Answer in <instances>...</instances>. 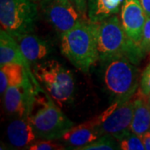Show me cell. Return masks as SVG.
Wrapping results in <instances>:
<instances>
[{
	"label": "cell",
	"instance_id": "obj_1",
	"mask_svg": "<svg viewBox=\"0 0 150 150\" xmlns=\"http://www.w3.org/2000/svg\"><path fill=\"white\" fill-rule=\"evenodd\" d=\"M93 24L100 63L116 57H125L139 64L144 58L141 48L126 34L118 15Z\"/></svg>",
	"mask_w": 150,
	"mask_h": 150
},
{
	"label": "cell",
	"instance_id": "obj_2",
	"mask_svg": "<svg viewBox=\"0 0 150 150\" xmlns=\"http://www.w3.org/2000/svg\"><path fill=\"white\" fill-rule=\"evenodd\" d=\"M60 50L76 69L88 73L98 61L93 23L82 20L74 28L61 35Z\"/></svg>",
	"mask_w": 150,
	"mask_h": 150
},
{
	"label": "cell",
	"instance_id": "obj_3",
	"mask_svg": "<svg viewBox=\"0 0 150 150\" xmlns=\"http://www.w3.org/2000/svg\"><path fill=\"white\" fill-rule=\"evenodd\" d=\"M28 118L38 138L42 139H61L63 135L74 126L43 88L35 91L34 102Z\"/></svg>",
	"mask_w": 150,
	"mask_h": 150
},
{
	"label": "cell",
	"instance_id": "obj_4",
	"mask_svg": "<svg viewBox=\"0 0 150 150\" xmlns=\"http://www.w3.org/2000/svg\"><path fill=\"white\" fill-rule=\"evenodd\" d=\"M130 59L116 57L101 62L104 87L114 101L133 98L139 88V71Z\"/></svg>",
	"mask_w": 150,
	"mask_h": 150
},
{
	"label": "cell",
	"instance_id": "obj_5",
	"mask_svg": "<svg viewBox=\"0 0 150 150\" xmlns=\"http://www.w3.org/2000/svg\"><path fill=\"white\" fill-rule=\"evenodd\" d=\"M33 72L38 83L45 88L59 107L70 103L74 94V79L72 72L55 59L35 64Z\"/></svg>",
	"mask_w": 150,
	"mask_h": 150
},
{
	"label": "cell",
	"instance_id": "obj_6",
	"mask_svg": "<svg viewBox=\"0 0 150 150\" xmlns=\"http://www.w3.org/2000/svg\"><path fill=\"white\" fill-rule=\"evenodd\" d=\"M38 7L32 0H0L1 29L17 38L34 32Z\"/></svg>",
	"mask_w": 150,
	"mask_h": 150
},
{
	"label": "cell",
	"instance_id": "obj_7",
	"mask_svg": "<svg viewBox=\"0 0 150 150\" xmlns=\"http://www.w3.org/2000/svg\"><path fill=\"white\" fill-rule=\"evenodd\" d=\"M39 8L45 20L59 36L85 20L71 0H40Z\"/></svg>",
	"mask_w": 150,
	"mask_h": 150
},
{
	"label": "cell",
	"instance_id": "obj_8",
	"mask_svg": "<svg viewBox=\"0 0 150 150\" xmlns=\"http://www.w3.org/2000/svg\"><path fill=\"white\" fill-rule=\"evenodd\" d=\"M134 109V98L123 103L113 101L110 107L98 115L103 134L112 135L119 140L129 134Z\"/></svg>",
	"mask_w": 150,
	"mask_h": 150
},
{
	"label": "cell",
	"instance_id": "obj_9",
	"mask_svg": "<svg viewBox=\"0 0 150 150\" xmlns=\"http://www.w3.org/2000/svg\"><path fill=\"white\" fill-rule=\"evenodd\" d=\"M36 88L32 81L19 86L9 87L4 93L6 112L14 118L28 117L34 102Z\"/></svg>",
	"mask_w": 150,
	"mask_h": 150
},
{
	"label": "cell",
	"instance_id": "obj_10",
	"mask_svg": "<svg viewBox=\"0 0 150 150\" xmlns=\"http://www.w3.org/2000/svg\"><path fill=\"white\" fill-rule=\"evenodd\" d=\"M119 14L126 34L140 47L147 16L139 0H123Z\"/></svg>",
	"mask_w": 150,
	"mask_h": 150
},
{
	"label": "cell",
	"instance_id": "obj_11",
	"mask_svg": "<svg viewBox=\"0 0 150 150\" xmlns=\"http://www.w3.org/2000/svg\"><path fill=\"white\" fill-rule=\"evenodd\" d=\"M102 135L103 134L100 128V120L98 116H97L84 123L74 126L63 135L61 140L69 146V149L79 150Z\"/></svg>",
	"mask_w": 150,
	"mask_h": 150
},
{
	"label": "cell",
	"instance_id": "obj_12",
	"mask_svg": "<svg viewBox=\"0 0 150 150\" xmlns=\"http://www.w3.org/2000/svg\"><path fill=\"white\" fill-rule=\"evenodd\" d=\"M6 64H18L23 65L29 75V78L33 82L36 90L42 89L38 81L35 78L33 72L30 68V63L28 61L22 52L16 39L10 34L4 31L0 30V65Z\"/></svg>",
	"mask_w": 150,
	"mask_h": 150
},
{
	"label": "cell",
	"instance_id": "obj_13",
	"mask_svg": "<svg viewBox=\"0 0 150 150\" xmlns=\"http://www.w3.org/2000/svg\"><path fill=\"white\" fill-rule=\"evenodd\" d=\"M7 137L12 146L24 149L38 139L28 117L15 118L10 122L7 128Z\"/></svg>",
	"mask_w": 150,
	"mask_h": 150
},
{
	"label": "cell",
	"instance_id": "obj_14",
	"mask_svg": "<svg viewBox=\"0 0 150 150\" xmlns=\"http://www.w3.org/2000/svg\"><path fill=\"white\" fill-rule=\"evenodd\" d=\"M22 52L29 63L46 60L51 55L52 47L48 41L37 35L28 33L15 38Z\"/></svg>",
	"mask_w": 150,
	"mask_h": 150
},
{
	"label": "cell",
	"instance_id": "obj_15",
	"mask_svg": "<svg viewBox=\"0 0 150 150\" xmlns=\"http://www.w3.org/2000/svg\"><path fill=\"white\" fill-rule=\"evenodd\" d=\"M134 115L130 131L137 135H143L150 130V103L149 97L139 91L134 96Z\"/></svg>",
	"mask_w": 150,
	"mask_h": 150
},
{
	"label": "cell",
	"instance_id": "obj_16",
	"mask_svg": "<svg viewBox=\"0 0 150 150\" xmlns=\"http://www.w3.org/2000/svg\"><path fill=\"white\" fill-rule=\"evenodd\" d=\"M123 0H87V16L93 23L104 21L120 13Z\"/></svg>",
	"mask_w": 150,
	"mask_h": 150
},
{
	"label": "cell",
	"instance_id": "obj_17",
	"mask_svg": "<svg viewBox=\"0 0 150 150\" xmlns=\"http://www.w3.org/2000/svg\"><path fill=\"white\" fill-rule=\"evenodd\" d=\"M31 81L28 71L23 65L6 64L0 68V93L2 94L12 86H19Z\"/></svg>",
	"mask_w": 150,
	"mask_h": 150
},
{
	"label": "cell",
	"instance_id": "obj_18",
	"mask_svg": "<svg viewBox=\"0 0 150 150\" xmlns=\"http://www.w3.org/2000/svg\"><path fill=\"white\" fill-rule=\"evenodd\" d=\"M119 149L118 142L109 134H103L93 143L83 147L79 150H113Z\"/></svg>",
	"mask_w": 150,
	"mask_h": 150
},
{
	"label": "cell",
	"instance_id": "obj_19",
	"mask_svg": "<svg viewBox=\"0 0 150 150\" xmlns=\"http://www.w3.org/2000/svg\"><path fill=\"white\" fill-rule=\"evenodd\" d=\"M118 148L122 150H144V143L139 135L130 132L122 139L118 140Z\"/></svg>",
	"mask_w": 150,
	"mask_h": 150
},
{
	"label": "cell",
	"instance_id": "obj_20",
	"mask_svg": "<svg viewBox=\"0 0 150 150\" xmlns=\"http://www.w3.org/2000/svg\"><path fill=\"white\" fill-rule=\"evenodd\" d=\"M64 146L55 142V140L42 139H39L33 143L27 149L29 150H63L65 149Z\"/></svg>",
	"mask_w": 150,
	"mask_h": 150
},
{
	"label": "cell",
	"instance_id": "obj_21",
	"mask_svg": "<svg viewBox=\"0 0 150 150\" xmlns=\"http://www.w3.org/2000/svg\"><path fill=\"white\" fill-rule=\"evenodd\" d=\"M139 91L144 96H150V63L147 65L140 76Z\"/></svg>",
	"mask_w": 150,
	"mask_h": 150
},
{
	"label": "cell",
	"instance_id": "obj_22",
	"mask_svg": "<svg viewBox=\"0 0 150 150\" xmlns=\"http://www.w3.org/2000/svg\"><path fill=\"white\" fill-rule=\"evenodd\" d=\"M140 48L144 55L150 53V18H147L145 23Z\"/></svg>",
	"mask_w": 150,
	"mask_h": 150
},
{
	"label": "cell",
	"instance_id": "obj_23",
	"mask_svg": "<svg viewBox=\"0 0 150 150\" xmlns=\"http://www.w3.org/2000/svg\"><path fill=\"white\" fill-rule=\"evenodd\" d=\"M71 1L74 4L80 12L81 14L84 18V19L88 20L87 16V0H71Z\"/></svg>",
	"mask_w": 150,
	"mask_h": 150
},
{
	"label": "cell",
	"instance_id": "obj_24",
	"mask_svg": "<svg viewBox=\"0 0 150 150\" xmlns=\"http://www.w3.org/2000/svg\"><path fill=\"white\" fill-rule=\"evenodd\" d=\"M140 137H141L142 141L144 143L145 149L150 150V130L148 131V132H146L143 135H141Z\"/></svg>",
	"mask_w": 150,
	"mask_h": 150
},
{
	"label": "cell",
	"instance_id": "obj_25",
	"mask_svg": "<svg viewBox=\"0 0 150 150\" xmlns=\"http://www.w3.org/2000/svg\"><path fill=\"white\" fill-rule=\"evenodd\" d=\"M147 18H150V0H139Z\"/></svg>",
	"mask_w": 150,
	"mask_h": 150
},
{
	"label": "cell",
	"instance_id": "obj_26",
	"mask_svg": "<svg viewBox=\"0 0 150 150\" xmlns=\"http://www.w3.org/2000/svg\"><path fill=\"white\" fill-rule=\"evenodd\" d=\"M32 1H34V2H36V1H38V0H32Z\"/></svg>",
	"mask_w": 150,
	"mask_h": 150
},
{
	"label": "cell",
	"instance_id": "obj_27",
	"mask_svg": "<svg viewBox=\"0 0 150 150\" xmlns=\"http://www.w3.org/2000/svg\"><path fill=\"white\" fill-rule=\"evenodd\" d=\"M149 103H150V96L149 97Z\"/></svg>",
	"mask_w": 150,
	"mask_h": 150
}]
</instances>
